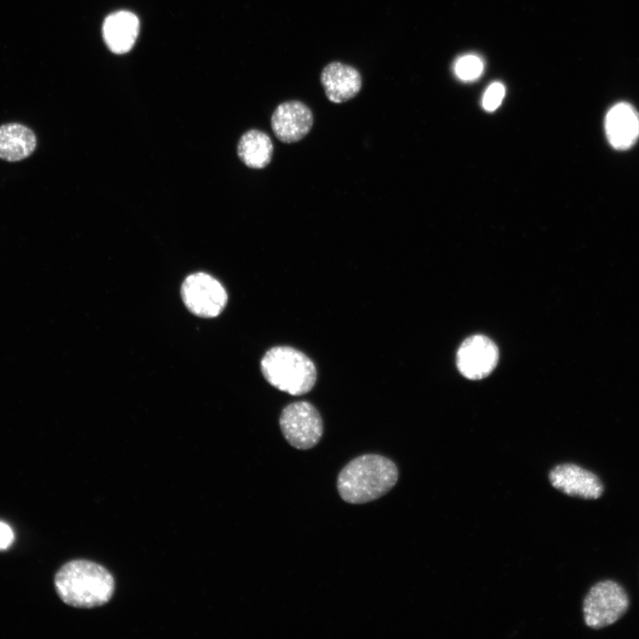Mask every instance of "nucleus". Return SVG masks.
Masks as SVG:
<instances>
[{"instance_id": "obj_9", "label": "nucleus", "mask_w": 639, "mask_h": 639, "mask_svg": "<svg viewBox=\"0 0 639 639\" xmlns=\"http://www.w3.org/2000/svg\"><path fill=\"white\" fill-rule=\"evenodd\" d=\"M551 485L567 495L583 499H597L603 485L592 472L572 463L560 464L548 474Z\"/></svg>"}, {"instance_id": "obj_6", "label": "nucleus", "mask_w": 639, "mask_h": 639, "mask_svg": "<svg viewBox=\"0 0 639 639\" xmlns=\"http://www.w3.org/2000/svg\"><path fill=\"white\" fill-rule=\"evenodd\" d=\"M181 296L191 312L206 318L217 316L227 302L224 287L204 272L189 275L182 284Z\"/></svg>"}, {"instance_id": "obj_13", "label": "nucleus", "mask_w": 639, "mask_h": 639, "mask_svg": "<svg viewBox=\"0 0 639 639\" xmlns=\"http://www.w3.org/2000/svg\"><path fill=\"white\" fill-rule=\"evenodd\" d=\"M37 144L35 132L28 127L10 122L0 126V159L20 162L30 156Z\"/></svg>"}, {"instance_id": "obj_1", "label": "nucleus", "mask_w": 639, "mask_h": 639, "mask_svg": "<svg viewBox=\"0 0 639 639\" xmlns=\"http://www.w3.org/2000/svg\"><path fill=\"white\" fill-rule=\"evenodd\" d=\"M398 478L396 464L387 457L367 454L348 462L337 477L336 487L342 500L363 504L390 492Z\"/></svg>"}, {"instance_id": "obj_10", "label": "nucleus", "mask_w": 639, "mask_h": 639, "mask_svg": "<svg viewBox=\"0 0 639 639\" xmlns=\"http://www.w3.org/2000/svg\"><path fill=\"white\" fill-rule=\"evenodd\" d=\"M320 80L326 97L335 104L353 99L362 88L360 72L341 61L327 63L320 72Z\"/></svg>"}, {"instance_id": "obj_12", "label": "nucleus", "mask_w": 639, "mask_h": 639, "mask_svg": "<svg viewBox=\"0 0 639 639\" xmlns=\"http://www.w3.org/2000/svg\"><path fill=\"white\" fill-rule=\"evenodd\" d=\"M138 33V18L129 11H118L109 14L102 26L104 41L108 49L115 54L130 51Z\"/></svg>"}, {"instance_id": "obj_11", "label": "nucleus", "mask_w": 639, "mask_h": 639, "mask_svg": "<svg viewBox=\"0 0 639 639\" xmlns=\"http://www.w3.org/2000/svg\"><path fill=\"white\" fill-rule=\"evenodd\" d=\"M604 125L607 138L614 148L627 149L639 137V114L627 103L613 106L606 114Z\"/></svg>"}, {"instance_id": "obj_8", "label": "nucleus", "mask_w": 639, "mask_h": 639, "mask_svg": "<svg viewBox=\"0 0 639 639\" xmlns=\"http://www.w3.org/2000/svg\"><path fill=\"white\" fill-rule=\"evenodd\" d=\"M312 124V110L300 100L280 103L271 117V126L274 135L284 143L301 140L310 132Z\"/></svg>"}, {"instance_id": "obj_7", "label": "nucleus", "mask_w": 639, "mask_h": 639, "mask_svg": "<svg viewBox=\"0 0 639 639\" xmlns=\"http://www.w3.org/2000/svg\"><path fill=\"white\" fill-rule=\"evenodd\" d=\"M499 359L495 343L482 335H474L463 341L456 353L460 373L468 379L479 380L494 369Z\"/></svg>"}, {"instance_id": "obj_17", "label": "nucleus", "mask_w": 639, "mask_h": 639, "mask_svg": "<svg viewBox=\"0 0 639 639\" xmlns=\"http://www.w3.org/2000/svg\"><path fill=\"white\" fill-rule=\"evenodd\" d=\"M14 534L12 528L0 521V550L6 549L13 542Z\"/></svg>"}, {"instance_id": "obj_3", "label": "nucleus", "mask_w": 639, "mask_h": 639, "mask_svg": "<svg viewBox=\"0 0 639 639\" xmlns=\"http://www.w3.org/2000/svg\"><path fill=\"white\" fill-rule=\"evenodd\" d=\"M261 371L271 385L295 396L309 392L317 379L312 359L289 346H276L268 350L261 360Z\"/></svg>"}, {"instance_id": "obj_14", "label": "nucleus", "mask_w": 639, "mask_h": 639, "mask_svg": "<svg viewBox=\"0 0 639 639\" xmlns=\"http://www.w3.org/2000/svg\"><path fill=\"white\" fill-rule=\"evenodd\" d=\"M237 153L241 162L248 168L263 169L272 160L273 145L265 132L253 129L241 137Z\"/></svg>"}, {"instance_id": "obj_2", "label": "nucleus", "mask_w": 639, "mask_h": 639, "mask_svg": "<svg viewBox=\"0 0 639 639\" xmlns=\"http://www.w3.org/2000/svg\"><path fill=\"white\" fill-rule=\"evenodd\" d=\"M60 599L76 608L101 606L112 598L114 580L103 566L87 560H74L64 564L54 580Z\"/></svg>"}, {"instance_id": "obj_5", "label": "nucleus", "mask_w": 639, "mask_h": 639, "mask_svg": "<svg viewBox=\"0 0 639 639\" xmlns=\"http://www.w3.org/2000/svg\"><path fill=\"white\" fill-rule=\"evenodd\" d=\"M280 426L287 441L299 450L315 446L323 433L320 413L306 401L288 405L280 414Z\"/></svg>"}, {"instance_id": "obj_15", "label": "nucleus", "mask_w": 639, "mask_h": 639, "mask_svg": "<svg viewBox=\"0 0 639 639\" xmlns=\"http://www.w3.org/2000/svg\"><path fill=\"white\" fill-rule=\"evenodd\" d=\"M484 70L483 59L476 54H466L458 58L454 66L455 75L462 81L477 80Z\"/></svg>"}, {"instance_id": "obj_4", "label": "nucleus", "mask_w": 639, "mask_h": 639, "mask_svg": "<svg viewBox=\"0 0 639 639\" xmlns=\"http://www.w3.org/2000/svg\"><path fill=\"white\" fill-rule=\"evenodd\" d=\"M627 607V596L619 584L611 580L599 582L584 599L585 623L595 629L607 627L616 622Z\"/></svg>"}, {"instance_id": "obj_16", "label": "nucleus", "mask_w": 639, "mask_h": 639, "mask_svg": "<svg viewBox=\"0 0 639 639\" xmlns=\"http://www.w3.org/2000/svg\"><path fill=\"white\" fill-rule=\"evenodd\" d=\"M504 96V85L501 83L494 82L485 90L482 98V106L486 111H494L501 104Z\"/></svg>"}]
</instances>
